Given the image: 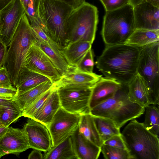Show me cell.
<instances>
[{
  "instance_id": "cell-1",
  "label": "cell",
  "mask_w": 159,
  "mask_h": 159,
  "mask_svg": "<svg viewBox=\"0 0 159 159\" xmlns=\"http://www.w3.org/2000/svg\"><path fill=\"white\" fill-rule=\"evenodd\" d=\"M141 47L122 43L106 46L95 62L105 77L128 84L136 76Z\"/></svg>"
},
{
  "instance_id": "cell-40",
  "label": "cell",
  "mask_w": 159,
  "mask_h": 159,
  "mask_svg": "<svg viewBox=\"0 0 159 159\" xmlns=\"http://www.w3.org/2000/svg\"><path fill=\"white\" fill-rule=\"evenodd\" d=\"M7 48L0 39V67L5 63L7 52Z\"/></svg>"
},
{
  "instance_id": "cell-31",
  "label": "cell",
  "mask_w": 159,
  "mask_h": 159,
  "mask_svg": "<svg viewBox=\"0 0 159 159\" xmlns=\"http://www.w3.org/2000/svg\"><path fill=\"white\" fill-rule=\"evenodd\" d=\"M53 89V84L51 88L42 94L33 102L23 110L22 111V116L32 118L41 108L51 93Z\"/></svg>"
},
{
  "instance_id": "cell-37",
  "label": "cell",
  "mask_w": 159,
  "mask_h": 159,
  "mask_svg": "<svg viewBox=\"0 0 159 159\" xmlns=\"http://www.w3.org/2000/svg\"><path fill=\"white\" fill-rule=\"evenodd\" d=\"M103 143L113 147L126 149L121 134L112 136L105 141Z\"/></svg>"
},
{
  "instance_id": "cell-29",
  "label": "cell",
  "mask_w": 159,
  "mask_h": 159,
  "mask_svg": "<svg viewBox=\"0 0 159 159\" xmlns=\"http://www.w3.org/2000/svg\"><path fill=\"white\" fill-rule=\"evenodd\" d=\"M93 117L96 127L103 142L114 135L121 134L120 129L111 120L101 117Z\"/></svg>"
},
{
  "instance_id": "cell-44",
  "label": "cell",
  "mask_w": 159,
  "mask_h": 159,
  "mask_svg": "<svg viewBox=\"0 0 159 159\" xmlns=\"http://www.w3.org/2000/svg\"><path fill=\"white\" fill-rule=\"evenodd\" d=\"M8 127H6L3 125L0 126V139L7 132Z\"/></svg>"
},
{
  "instance_id": "cell-38",
  "label": "cell",
  "mask_w": 159,
  "mask_h": 159,
  "mask_svg": "<svg viewBox=\"0 0 159 159\" xmlns=\"http://www.w3.org/2000/svg\"><path fill=\"white\" fill-rule=\"evenodd\" d=\"M16 92V89L0 87V98L13 100Z\"/></svg>"
},
{
  "instance_id": "cell-30",
  "label": "cell",
  "mask_w": 159,
  "mask_h": 159,
  "mask_svg": "<svg viewBox=\"0 0 159 159\" xmlns=\"http://www.w3.org/2000/svg\"><path fill=\"white\" fill-rule=\"evenodd\" d=\"M156 106L149 105L145 107L144 120L143 123L147 129L159 137V111Z\"/></svg>"
},
{
  "instance_id": "cell-27",
  "label": "cell",
  "mask_w": 159,
  "mask_h": 159,
  "mask_svg": "<svg viewBox=\"0 0 159 159\" xmlns=\"http://www.w3.org/2000/svg\"><path fill=\"white\" fill-rule=\"evenodd\" d=\"M36 43L52 61L61 76L70 70L72 66L67 62L60 50L54 49L41 42H36Z\"/></svg>"
},
{
  "instance_id": "cell-26",
  "label": "cell",
  "mask_w": 159,
  "mask_h": 159,
  "mask_svg": "<svg viewBox=\"0 0 159 159\" xmlns=\"http://www.w3.org/2000/svg\"><path fill=\"white\" fill-rule=\"evenodd\" d=\"M77 159L74 150L70 136L44 152L43 159Z\"/></svg>"
},
{
  "instance_id": "cell-7",
  "label": "cell",
  "mask_w": 159,
  "mask_h": 159,
  "mask_svg": "<svg viewBox=\"0 0 159 159\" xmlns=\"http://www.w3.org/2000/svg\"><path fill=\"white\" fill-rule=\"evenodd\" d=\"M134 30L133 7L129 3L106 11L101 34L106 46L124 43Z\"/></svg>"
},
{
  "instance_id": "cell-41",
  "label": "cell",
  "mask_w": 159,
  "mask_h": 159,
  "mask_svg": "<svg viewBox=\"0 0 159 159\" xmlns=\"http://www.w3.org/2000/svg\"><path fill=\"white\" fill-rule=\"evenodd\" d=\"M41 151L33 149V150L28 156V159H43V155Z\"/></svg>"
},
{
  "instance_id": "cell-6",
  "label": "cell",
  "mask_w": 159,
  "mask_h": 159,
  "mask_svg": "<svg viewBox=\"0 0 159 159\" xmlns=\"http://www.w3.org/2000/svg\"><path fill=\"white\" fill-rule=\"evenodd\" d=\"M98 22L97 7L84 0L74 8L68 19L67 46L77 41H87L92 44Z\"/></svg>"
},
{
  "instance_id": "cell-19",
  "label": "cell",
  "mask_w": 159,
  "mask_h": 159,
  "mask_svg": "<svg viewBox=\"0 0 159 159\" xmlns=\"http://www.w3.org/2000/svg\"><path fill=\"white\" fill-rule=\"evenodd\" d=\"M61 107L57 89L53 86L51 93L39 111L31 119L41 123L48 127Z\"/></svg>"
},
{
  "instance_id": "cell-43",
  "label": "cell",
  "mask_w": 159,
  "mask_h": 159,
  "mask_svg": "<svg viewBox=\"0 0 159 159\" xmlns=\"http://www.w3.org/2000/svg\"><path fill=\"white\" fill-rule=\"evenodd\" d=\"M152 5L159 8V0H145Z\"/></svg>"
},
{
  "instance_id": "cell-3",
  "label": "cell",
  "mask_w": 159,
  "mask_h": 159,
  "mask_svg": "<svg viewBox=\"0 0 159 159\" xmlns=\"http://www.w3.org/2000/svg\"><path fill=\"white\" fill-rule=\"evenodd\" d=\"M127 85L122 84L112 97L91 109L90 113L111 120L120 129L128 121L141 116L145 107L130 100Z\"/></svg>"
},
{
  "instance_id": "cell-11",
  "label": "cell",
  "mask_w": 159,
  "mask_h": 159,
  "mask_svg": "<svg viewBox=\"0 0 159 159\" xmlns=\"http://www.w3.org/2000/svg\"><path fill=\"white\" fill-rule=\"evenodd\" d=\"M0 12L2 23L0 39L7 47L25 12L20 0H10L0 10Z\"/></svg>"
},
{
  "instance_id": "cell-17",
  "label": "cell",
  "mask_w": 159,
  "mask_h": 159,
  "mask_svg": "<svg viewBox=\"0 0 159 159\" xmlns=\"http://www.w3.org/2000/svg\"><path fill=\"white\" fill-rule=\"evenodd\" d=\"M121 86L113 80L102 77L92 88L89 102L90 110L112 97Z\"/></svg>"
},
{
  "instance_id": "cell-21",
  "label": "cell",
  "mask_w": 159,
  "mask_h": 159,
  "mask_svg": "<svg viewBox=\"0 0 159 159\" xmlns=\"http://www.w3.org/2000/svg\"><path fill=\"white\" fill-rule=\"evenodd\" d=\"M92 43L87 41H77L68 45L60 52L68 64L75 67L87 52L91 49Z\"/></svg>"
},
{
  "instance_id": "cell-25",
  "label": "cell",
  "mask_w": 159,
  "mask_h": 159,
  "mask_svg": "<svg viewBox=\"0 0 159 159\" xmlns=\"http://www.w3.org/2000/svg\"><path fill=\"white\" fill-rule=\"evenodd\" d=\"M159 30H135L124 43L141 47L159 42Z\"/></svg>"
},
{
  "instance_id": "cell-39",
  "label": "cell",
  "mask_w": 159,
  "mask_h": 159,
  "mask_svg": "<svg viewBox=\"0 0 159 159\" xmlns=\"http://www.w3.org/2000/svg\"><path fill=\"white\" fill-rule=\"evenodd\" d=\"M24 8L25 12L26 9L35 11L38 7L40 0H20Z\"/></svg>"
},
{
  "instance_id": "cell-45",
  "label": "cell",
  "mask_w": 159,
  "mask_h": 159,
  "mask_svg": "<svg viewBox=\"0 0 159 159\" xmlns=\"http://www.w3.org/2000/svg\"><path fill=\"white\" fill-rule=\"evenodd\" d=\"M144 1L145 0H129V4L134 7Z\"/></svg>"
},
{
  "instance_id": "cell-48",
  "label": "cell",
  "mask_w": 159,
  "mask_h": 159,
  "mask_svg": "<svg viewBox=\"0 0 159 159\" xmlns=\"http://www.w3.org/2000/svg\"><path fill=\"white\" fill-rule=\"evenodd\" d=\"M1 28H2V23H1V13L0 12V35L1 34Z\"/></svg>"
},
{
  "instance_id": "cell-49",
  "label": "cell",
  "mask_w": 159,
  "mask_h": 159,
  "mask_svg": "<svg viewBox=\"0 0 159 159\" xmlns=\"http://www.w3.org/2000/svg\"><path fill=\"white\" fill-rule=\"evenodd\" d=\"M1 125H3L2 124L1 122V121H0V126Z\"/></svg>"
},
{
  "instance_id": "cell-14",
  "label": "cell",
  "mask_w": 159,
  "mask_h": 159,
  "mask_svg": "<svg viewBox=\"0 0 159 159\" xmlns=\"http://www.w3.org/2000/svg\"><path fill=\"white\" fill-rule=\"evenodd\" d=\"M135 30H159V8L144 1L133 7Z\"/></svg>"
},
{
  "instance_id": "cell-46",
  "label": "cell",
  "mask_w": 159,
  "mask_h": 159,
  "mask_svg": "<svg viewBox=\"0 0 159 159\" xmlns=\"http://www.w3.org/2000/svg\"><path fill=\"white\" fill-rule=\"evenodd\" d=\"M11 100V99L0 98V106L3 105L7 103Z\"/></svg>"
},
{
  "instance_id": "cell-15",
  "label": "cell",
  "mask_w": 159,
  "mask_h": 159,
  "mask_svg": "<svg viewBox=\"0 0 159 159\" xmlns=\"http://www.w3.org/2000/svg\"><path fill=\"white\" fill-rule=\"evenodd\" d=\"M30 148L27 137L22 129L9 126L0 139V149L5 155L18 154Z\"/></svg>"
},
{
  "instance_id": "cell-13",
  "label": "cell",
  "mask_w": 159,
  "mask_h": 159,
  "mask_svg": "<svg viewBox=\"0 0 159 159\" xmlns=\"http://www.w3.org/2000/svg\"><path fill=\"white\" fill-rule=\"evenodd\" d=\"M30 148L44 152L52 146L51 136L48 128L41 123L29 118L22 128Z\"/></svg>"
},
{
  "instance_id": "cell-34",
  "label": "cell",
  "mask_w": 159,
  "mask_h": 159,
  "mask_svg": "<svg viewBox=\"0 0 159 159\" xmlns=\"http://www.w3.org/2000/svg\"><path fill=\"white\" fill-rule=\"evenodd\" d=\"M94 65L93 53L91 49L74 68L78 71L87 73H93Z\"/></svg>"
},
{
  "instance_id": "cell-33",
  "label": "cell",
  "mask_w": 159,
  "mask_h": 159,
  "mask_svg": "<svg viewBox=\"0 0 159 159\" xmlns=\"http://www.w3.org/2000/svg\"><path fill=\"white\" fill-rule=\"evenodd\" d=\"M30 24L36 40V42L46 44L54 49H60L41 27L37 19L30 22Z\"/></svg>"
},
{
  "instance_id": "cell-22",
  "label": "cell",
  "mask_w": 159,
  "mask_h": 159,
  "mask_svg": "<svg viewBox=\"0 0 159 159\" xmlns=\"http://www.w3.org/2000/svg\"><path fill=\"white\" fill-rule=\"evenodd\" d=\"M127 86L128 95L132 102L145 108L150 105L145 84L139 75L137 74Z\"/></svg>"
},
{
  "instance_id": "cell-35",
  "label": "cell",
  "mask_w": 159,
  "mask_h": 159,
  "mask_svg": "<svg viewBox=\"0 0 159 159\" xmlns=\"http://www.w3.org/2000/svg\"><path fill=\"white\" fill-rule=\"evenodd\" d=\"M106 11H111L120 8L129 3V0H100Z\"/></svg>"
},
{
  "instance_id": "cell-4",
  "label": "cell",
  "mask_w": 159,
  "mask_h": 159,
  "mask_svg": "<svg viewBox=\"0 0 159 159\" xmlns=\"http://www.w3.org/2000/svg\"><path fill=\"white\" fill-rule=\"evenodd\" d=\"M36 41L28 18L25 13L10 43L4 65L8 71L12 84L15 87L27 53Z\"/></svg>"
},
{
  "instance_id": "cell-18",
  "label": "cell",
  "mask_w": 159,
  "mask_h": 159,
  "mask_svg": "<svg viewBox=\"0 0 159 159\" xmlns=\"http://www.w3.org/2000/svg\"><path fill=\"white\" fill-rule=\"evenodd\" d=\"M70 139L77 159H97L99 157L100 147L80 133L78 126L70 136Z\"/></svg>"
},
{
  "instance_id": "cell-2",
  "label": "cell",
  "mask_w": 159,
  "mask_h": 159,
  "mask_svg": "<svg viewBox=\"0 0 159 159\" xmlns=\"http://www.w3.org/2000/svg\"><path fill=\"white\" fill-rule=\"evenodd\" d=\"M74 9L61 0H40L37 20L44 31L60 50L67 45V23Z\"/></svg>"
},
{
  "instance_id": "cell-5",
  "label": "cell",
  "mask_w": 159,
  "mask_h": 159,
  "mask_svg": "<svg viewBox=\"0 0 159 159\" xmlns=\"http://www.w3.org/2000/svg\"><path fill=\"white\" fill-rule=\"evenodd\" d=\"M121 135L132 159H159L158 137L147 129L143 123L131 120Z\"/></svg>"
},
{
  "instance_id": "cell-36",
  "label": "cell",
  "mask_w": 159,
  "mask_h": 159,
  "mask_svg": "<svg viewBox=\"0 0 159 159\" xmlns=\"http://www.w3.org/2000/svg\"><path fill=\"white\" fill-rule=\"evenodd\" d=\"M0 87L7 88L13 87L8 71L4 65L0 67Z\"/></svg>"
},
{
  "instance_id": "cell-8",
  "label": "cell",
  "mask_w": 159,
  "mask_h": 159,
  "mask_svg": "<svg viewBox=\"0 0 159 159\" xmlns=\"http://www.w3.org/2000/svg\"><path fill=\"white\" fill-rule=\"evenodd\" d=\"M159 42L141 47L137 74L145 84L150 105L159 103Z\"/></svg>"
},
{
  "instance_id": "cell-23",
  "label": "cell",
  "mask_w": 159,
  "mask_h": 159,
  "mask_svg": "<svg viewBox=\"0 0 159 159\" xmlns=\"http://www.w3.org/2000/svg\"><path fill=\"white\" fill-rule=\"evenodd\" d=\"M78 129L80 133L98 146L100 147L103 144L96 127L93 116L90 113L80 115Z\"/></svg>"
},
{
  "instance_id": "cell-32",
  "label": "cell",
  "mask_w": 159,
  "mask_h": 159,
  "mask_svg": "<svg viewBox=\"0 0 159 159\" xmlns=\"http://www.w3.org/2000/svg\"><path fill=\"white\" fill-rule=\"evenodd\" d=\"M101 152L106 159H132L128 150L103 144Z\"/></svg>"
},
{
  "instance_id": "cell-42",
  "label": "cell",
  "mask_w": 159,
  "mask_h": 159,
  "mask_svg": "<svg viewBox=\"0 0 159 159\" xmlns=\"http://www.w3.org/2000/svg\"><path fill=\"white\" fill-rule=\"evenodd\" d=\"M72 6L75 8L80 4L84 0H61Z\"/></svg>"
},
{
  "instance_id": "cell-24",
  "label": "cell",
  "mask_w": 159,
  "mask_h": 159,
  "mask_svg": "<svg viewBox=\"0 0 159 159\" xmlns=\"http://www.w3.org/2000/svg\"><path fill=\"white\" fill-rule=\"evenodd\" d=\"M53 84V83L50 80L45 81L16 96L13 100L22 111L42 94L51 88Z\"/></svg>"
},
{
  "instance_id": "cell-9",
  "label": "cell",
  "mask_w": 159,
  "mask_h": 159,
  "mask_svg": "<svg viewBox=\"0 0 159 159\" xmlns=\"http://www.w3.org/2000/svg\"><path fill=\"white\" fill-rule=\"evenodd\" d=\"M92 88L76 87L57 88L61 107L70 112L80 115L90 113L89 102Z\"/></svg>"
},
{
  "instance_id": "cell-12",
  "label": "cell",
  "mask_w": 159,
  "mask_h": 159,
  "mask_svg": "<svg viewBox=\"0 0 159 159\" xmlns=\"http://www.w3.org/2000/svg\"><path fill=\"white\" fill-rule=\"evenodd\" d=\"M36 43L29 50L23 66L46 76L54 83L60 79L61 75L50 59Z\"/></svg>"
},
{
  "instance_id": "cell-10",
  "label": "cell",
  "mask_w": 159,
  "mask_h": 159,
  "mask_svg": "<svg viewBox=\"0 0 159 159\" xmlns=\"http://www.w3.org/2000/svg\"><path fill=\"white\" fill-rule=\"evenodd\" d=\"M80 115L70 112L61 107L48 127L52 146L58 144L71 136L77 128Z\"/></svg>"
},
{
  "instance_id": "cell-47",
  "label": "cell",
  "mask_w": 159,
  "mask_h": 159,
  "mask_svg": "<svg viewBox=\"0 0 159 159\" xmlns=\"http://www.w3.org/2000/svg\"><path fill=\"white\" fill-rule=\"evenodd\" d=\"M5 155L4 153L0 149V158Z\"/></svg>"
},
{
  "instance_id": "cell-20",
  "label": "cell",
  "mask_w": 159,
  "mask_h": 159,
  "mask_svg": "<svg viewBox=\"0 0 159 159\" xmlns=\"http://www.w3.org/2000/svg\"><path fill=\"white\" fill-rule=\"evenodd\" d=\"M49 80L46 76L23 66L16 86L15 96Z\"/></svg>"
},
{
  "instance_id": "cell-28",
  "label": "cell",
  "mask_w": 159,
  "mask_h": 159,
  "mask_svg": "<svg viewBox=\"0 0 159 159\" xmlns=\"http://www.w3.org/2000/svg\"><path fill=\"white\" fill-rule=\"evenodd\" d=\"M21 116L22 111L14 100L0 106V119L3 125L8 127Z\"/></svg>"
},
{
  "instance_id": "cell-16",
  "label": "cell",
  "mask_w": 159,
  "mask_h": 159,
  "mask_svg": "<svg viewBox=\"0 0 159 159\" xmlns=\"http://www.w3.org/2000/svg\"><path fill=\"white\" fill-rule=\"evenodd\" d=\"M102 75L95 73H87L75 70L72 67L69 71L61 76L53 86L55 88L61 87H76L92 88Z\"/></svg>"
}]
</instances>
